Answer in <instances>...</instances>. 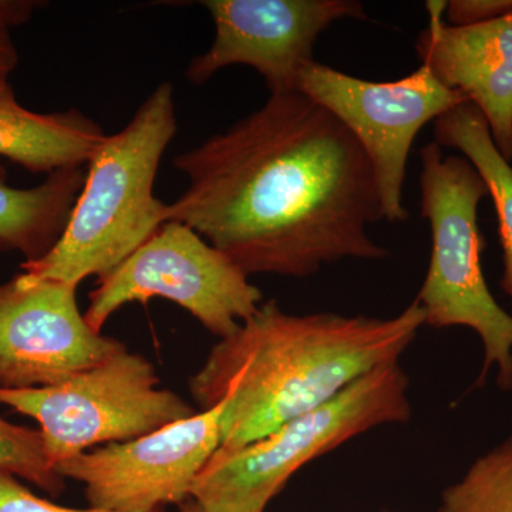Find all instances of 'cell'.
<instances>
[{
    "label": "cell",
    "mask_w": 512,
    "mask_h": 512,
    "mask_svg": "<svg viewBox=\"0 0 512 512\" xmlns=\"http://www.w3.org/2000/svg\"><path fill=\"white\" fill-rule=\"evenodd\" d=\"M187 188L167 221L188 225L248 276L308 278L343 259L389 256L375 174L342 121L299 92L174 157Z\"/></svg>",
    "instance_id": "obj_1"
},
{
    "label": "cell",
    "mask_w": 512,
    "mask_h": 512,
    "mask_svg": "<svg viewBox=\"0 0 512 512\" xmlns=\"http://www.w3.org/2000/svg\"><path fill=\"white\" fill-rule=\"evenodd\" d=\"M423 326L417 301L380 319L296 315L272 299L215 343L188 386L201 412L225 400L220 448L234 450L329 402L377 367L400 362Z\"/></svg>",
    "instance_id": "obj_2"
},
{
    "label": "cell",
    "mask_w": 512,
    "mask_h": 512,
    "mask_svg": "<svg viewBox=\"0 0 512 512\" xmlns=\"http://www.w3.org/2000/svg\"><path fill=\"white\" fill-rule=\"evenodd\" d=\"M175 134L174 89L165 82L94 151L62 237L42 258L23 262L19 275L79 286L109 274L140 248L167 222V204L154 195V184Z\"/></svg>",
    "instance_id": "obj_3"
},
{
    "label": "cell",
    "mask_w": 512,
    "mask_h": 512,
    "mask_svg": "<svg viewBox=\"0 0 512 512\" xmlns=\"http://www.w3.org/2000/svg\"><path fill=\"white\" fill-rule=\"evenodd\" d=\"M420 163V207L430 225L431 254L416 301L426 326L474 330L484 360L471 390L483 387L495 367L498 389L512 392V315L495 301L481 264L478 205L487 185L470 161L446 156L436 141L421 148Z\"/></svg>",
    "instance_id": "obj_4"
},
{
    "label": "cell",
    "mask_w": 512,
    "mask_h": 512,
    "mask_svg": "<svg viewBox=\"0 0 512 512\" xmlns=\"http://www.w3.org/2000/svg\"><path fill=\"white\" fill-rule=\"evenodd\" d=\"M409 389L400 362L377 367L268 436L234 450L218 448L190 498L210 512H264L306 464L376 427L412 420Z\"/></svg>",
    "instance_id": "obj_5"
},
{
    "label": "cell",
    "mask_w": 512,
    "mask_h": 512,
    "mask_svg": "<svg viewBox=\"0 0 512 512\" xmlns=\"http://www.w3.org/2000/svg\"><path fill=\"white\" fill-rule=\"evenodd\" d=\"M160 384L153 363L126 349L55 386L0 389V404L36 420L55 470L94 447L138 439L198 413Z\"/></svg>",
    "instance_id": "obj_6"
},
{
    "label": "cell",
    "mask_w": 512,
    "mask_h": 512,
    "mask_svg": "<svg viewBox=\"0 0 512 512\" xmlns=\"http://www.w3.org/2000/svg\"><path fill=\"white\" fill-rule=\"evenodd\" d=\"M163 298L225 339L264 303L261 289L220 249L178 221H167L89 293L84 318L100 332L123 306Z\"/></svg>",
    "instance_id": "obj_7"
},
{
    "label": "cell",
    "mask_w": 512,
    "mask_h": 512,
    "mask_svg": "<svg viewBox=\"0 0 512 512\" xmlns=\"http://www.w3.org/2000/svg\"><path fill=\"white\" fill-rule=\"evenodd\" d=\"M296 90L325 107L355 136L372 165L383 218L389 222L407 220L403 185L417 134L468 101L423 64L403 79L369 82L312 62L299 74Z\"/></svg>",
    "instance_id": "obj_8"
},
{
    "label": "cell",
    "mask_w": 512,
    "mask_h": 512,
    "mask_svg": "<svg viewBox=\"0 0 512 512\" xmlns=\"http://www.w3.org/2000/svg\"><path fill=\"white\" fill-rule=\"evenodd\" d=\"M225 400L138 439L109 444L57 464L64 480L84 485L96 510L141 512L180 504L221 447Z\"/></svg>",
    "instance_id": "obj_9"
},
{
    "label": "cell",
    "mask_w": 512,
    "mask_h": 512,
    "mask_svg": "<svg viewBox=\"0 0 512 512\" xmlns=\"http://www.w3.org/2000/svg\"><path fill=\"white\" fill-rule=\"evenodd\" d=\"M215 36L188 64V82L200 86L225 67L248 66L271 94L298 92L299 74L315 62L313 47L333 23L366 19L356 0H205Z\"/></svg>",
    "instance_id": "obj_10"
},
{
    "label": "cell",
    "mask_w": 512,
    "mask_h": 512,
    "mask_svg": "<svg viewBox=\"0 0 512 512\" xmlns=\"http://www.w3.org/2000/svg\"><path fill=\"white\" fill-rule=\"evenodd\" d=\"M66 282L0 284V389L55 386L126 350L90 328Z\"/></svg>",
    "instance_id": "obj_11"
},
{
    "label": "cell",
    "mask_w": 512,
    "mask_h": 512,
    "mask_svg": "<svg viewBox=\"0 0 512 512\" xmlns=\"http://www.w3.org/2000/svg\"><path fill=\"white\" fill-rule=\"evenodd\" d=\"M446 2H427L429 25L417 55L440 83L463 93L483 113L495 147L512 161V12L483 25L457 28L444 20Z\"/></svg>",
    "instance_id": "obj_12"
},
{
    "label": "cell",
    "mask_w": 512,
    "mask_h": 512,
    "mask_svg": "<svg viewBox=\"0 0 512 512\" xmlns=\"http://www.w3.org/2000/svg\"><path fill=\"white\" fill-rule=\"evenodd\" d=\"M106 137L82 111L36 113L16 100L10 83L0 84V157L30 173L86 167Z\"/></svg>",
    "instance_id": "obj_13"
},
{
    "label": "cell",
    "mask_w": 512,
    "mask_h": 512,
    "mask_svg": "<svg viewBox=\"0 0 512 512\" xmlns=\"http://www.w3.org/2000/svg\"><path fill=\"white\" fill-rule=\"evenodd\" d=\"M84 178L86 167L64 168L36 187L18 188L0 165V251L19 252L25 262L45 256L62 237Z\"/></svg>",
    "instance_id": "obj_14"
},
{
    "label": "cell",
    "mask_w": 512,
    "mask_h": 512,
    "mask_svg": "<svg viewBox=\"0 0 512 512\" xmlns=\"http://www.w3.org/2000/svg\"><path fill=\"white\" fill-rule=\"evenodd\" d=\"M434 141L460 151L487 185L498 218L503 248L500 288L511 302L512 315V165L495 147L487 120L471 101L458 104L434 121Z\"/></svg>",
    "instance_id": "obj_15"
},
{
    "label": "cell",
    "mask_w": 512,
    "mask_h": 512,
    "mask_svg": "<svg viewBox=\"0 0 512 512\" xmlns=\"http://www.w3.org/2000/svg\"><path fill=\"white\" fill-rule=\"evenodd\" d=\"M437 512H512V433L448 485Z\"/></svg>",
    "instance_id": "obj_16"
},
{
    "label": "cell",
    "mask_w": 512,
    "mask_h": 512,
    "mask_svg": "<svg viewBox=\"0 0 512 512\" xmlns=\"http://www.w3.org/2000/svg\"><path fill=\"white\" fill-rule=\"evenodd\" d=\"M0 474L22 478L52 497H59L66 488V480L47 461L40 431L10 423L3 417H0Z\"/></svg>",
    "instance_id": "obj_17"
},
{
    "label": "cell",
    "mask_w": 512,
    "mask_h": 512,
    "mask_svg": "<svg viewBox=\"0 0 512 512\" xmlns=\"http://www.w3.org/2000/svg\"><path fill=\"white\" fill-rule=\"evenodd\" d=\"M43 5L37 0H0V84L9 83L10 74L19 64L12 30L25 25Z\"/></svg>",
    "instance_id": "obj_18"
},
{
    "label": "cell",
    "mask_w": 512,
    "mask_h": 512,
    "mask_svg": "<svg viewBox=\"0 0 512 512\" xmlns=\"http://www.w3.org/2000/svg\"><path fill=\"white\" fill-rule=\"evenodd\" d=\"M0 512H109L96 510V508H80L62 507L45 500V498L37 497L28 487L19 483L18 478L8 476V474H0ZM141 512H165V507L153 508V510Z\"/></svg>",
    "instance_id": "obj_19"
},
{
    "label": "cell",
    "mask_w": 512,
    "mask_h": 512,
    "mask_svg": "<svg viewBox=\"0 0 512 512\" xmlns=\"http://www.w3.org/2000/svg\"><path fill=\"white\" fill-rule=\"evenodd\" d=\"M512 12V0H450L446 2V23L457 28L483 25Z\"/></svg>",
    "instance_id": "obj_20"
},
{
    "label": "cell",
    "mask_w": 512,
    "mask_h": 512,
    "mask_svg": "<svg viewBox=\"0 0 512 512\" xmlns=\"http://www.w3.org/2000/svg\"><path fill=\"white\" fill-rule=\"evenodd\" d=\"M178 512H210L205 510L204 507H201L197 501L192 500V498H187V500L183 501L177 505Z\"/></svg>",
    "instance_id": "obj_21"
},
{
    "label": "cell",
    "mask_w": 512,
    "mask_h": 512,
    "mask_svg": "<svg viewBox=\"0 0 512 512\" xmlns=\"http://www.w3.org/2000/svg\"><path fill=\"white\" fill-rule=\"evenodd\" d=\"M382 512H387V511H382Z\"/></svg>",
    "instance_id": "obj_22"
}]
</instances>
